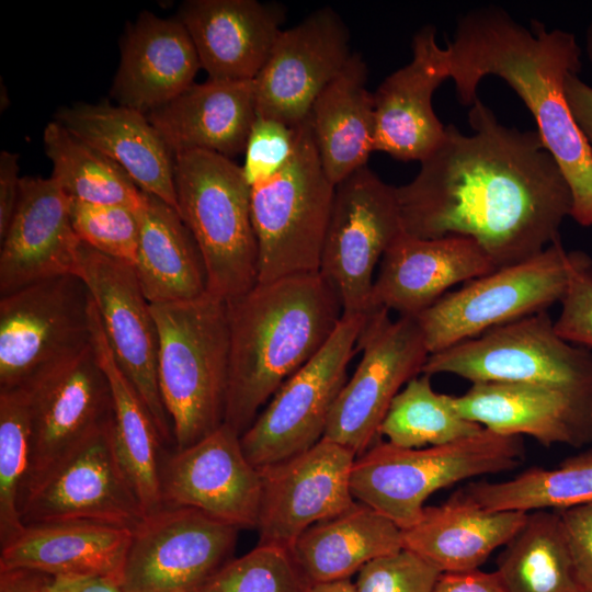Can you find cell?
<instances>
[{"instance_id":"43","label":"cell","mask_w":592,"mask_h":592,"mask_svg":"<svg viewBox=\"0 0 592 592\" xmlns=\"http://www.w3.org/2000/svg\"><path fill=\"white\" fill-rule=\"evenodd\" d=\"M298 138V126L257 116L243 150L241 166L250 186L281 172L292 159Z\"/></svg>"},{"instance_id":"6","label":"cell","mask_w":592,"mask_h":592,"mask_svg":"<svg viewBox=\"0 0 592 592\" xmlns=\"http://www.w3.org/2000/svg\"><path fill=\"white\" fill-rule=\"evenodd\" d=\"M178 210L201 251L207 293L228 301L255 286L251 187L240 166L204 150L174 155Z\"/></svg>"},{"instance_id":"46","label":"cell","mask_w":592,"mask_h":592,"mask_svg":"<svg viewBox=\"0 0 592 592\" xmlns=\"http://www.w3.org/2000/svg\"><path fill=\"white\" fill-rule=\"evenodd\" d=\"M19 156L10 151L0 153V239L10 226L20 195Z\"/></svg>"},{"instance_id":"19","label":"cell","mask_w":592,"mask_h":592,"mask_svg":"<svg viewBox=\"0 0 592 592\" xmlns=\"http://www.w3.org/2000/svg\"><path fill=\"white\" fill-rule=\"evenodd\" d=\"M352 54L349 30L330 7L283 30L254 79L257 116L299 126Z\"/></svg>"},{"instance_id":"7","label":"cell","mask_w":592,"mask_h":592,"mask_svg":"<svg viewBox=\"0 0 592 592\" xmlns=\"http://www.w3.org/2000/svg\"><path fill=\"white\" fill-rule=\"evenodd\" d=\"M250 187L258 283L319 272L335 185L321 166L308 118L298 126L287 166Z\"/></svg>"},{"instance_id":"8","label":"cell","mask_w":592,"mask_h":592,"mask_svg":"<svg viewBox=\"0 0 592 592\" xmlns=\"http://www.w3.org/2000/svg\"><path fill=\"white\" fill-rule=\"evenodd\" d=\"M580 254L566 250L559 238L525 261L446 293L415 317L430 354L561 301Z\"/></svg>"},{"instance_id":"39","label":"cell","mask_w":592,"mask_h":592,"mask_svg":"<svg viewBox=\"0 0 592 592\" xmlns=\"http://www.w3.org/2000/svg\"><path fill=\"white\" fill-rule=\"evenodd\" d=\"M31 453L26 392L23 388L0 390V545L24 528L20 517V499Z\"/></svg>"},{"instance_id":"20","label":"cell","mask_w":592,"mask_h":592,"mask_svg":"<svg viewBox=\"0 0 592 592\" xmlns=\"http://www.w3.org/2000/svg\"><path fill=\"white\" fill-rule=\"evenodd\" d=\"M160 490L166 506H186L239 530L257 528L260 470L227 424L195 444L163 456Z\"/></svg>"},{"instance_id":"13","label":"cell","mask_w":592,"mask_h":592,"mask_svg":"<svg viewBox=\"0 0 592 592\" xmlns=\"http://www.w3.org/2000/svg\"><path fill=\"white\" fill-rule=\"evenodd\" d=\"M397 187L367 166L334 187L319 272L337 289L343 315H367L374 272L402 232Z\"/></svg>"},{"instance_id":"38","label":"cell","mask_w":592,"mask_h":592,"mask_svg":"<svg viewBox=\"0 0 592 592\" xmlns=\"http://www.w3.org/2000/svg\"><path fill=\"white\" fill-rule=\"evenodd\" d=\"M482 429L460 417L452 405V396L436 392L431 376L421 373L394 398L379 435L400 447L422 448L459 441Z\"/></svg>"},{"instance_id":"3","label":"cell","mask_w":592,"mask_h":592,"mask_svg":"<svg viewBox=\"0 0 592 592\" xmlns=\"http://www.w3.org/2000/svg\"><path fill=\"white\" fill-rule=\"evenodd\" d=\"M226 304L230 355L224 423L241 435L259 408L326 344L343 309L320 272L257 283Z\"/></svg>"},{"instance_id":"17","label":"cell","mask_w":592,"mask_h":592,"mask_svg":"<svg viewBox=\"0 0 592 592\" xmlns=\"http://www.w3.org/2000/svg\"><path fill=\"white\" fill-rule=\"evenodd\" d=\"M111 422L22 498L23 525L88 521L133 531L141 523L146 513L115 458Z\"/></svg>"},{"instance_id":"47","label":"cell","mask_w":592,"mask_h":592,"mask_svg":"<svg viewBox=\"0 0 592 592\" xmlns=\"http://www.w3.org/2000/svg\"><path fill=\"white\" fill-rule=\"evenodd\" d=\"M433 592H506L496 571L442 572Z\"/></svg>"},{"instance_id":"48","label":"cell","mask_w":592,"mask_h":592,"mask_svg":"<svg viewBox=\"0 0 592 592\" xmlns=\"http://www.w3.org/2000/svg\"><path fill=\"white\" fill-rule=\"evenodd\" d=\"M565 93L571 113L592 150V87L578 73L570 75L565 82Z\"/></svg>"},{"instance_id":"35","label":"cell","mask_w":592,"mask_h":592,"mask_svg":"<svg viewBox=\"0 0 592 592\" xmlns=\"http://www.w3.org/2000/svg\"><path fill=\"white\" fill-rule=\"evenodd\" d=\"M454 497L489 511H560L592 503V449L553 469L532 467L497 482H469Z\"/></svg>"},{"instance_id":"10","label":"cell","mask_w":592,"mask_h":592,"mask_svg":"<svg viewBox=\"0 0 592 592\" xmlns=\"http://www.w3.org/2000/svg\"><path fill=\"white\" fill-rule=\"evenodd\" d=\"M422 373L452 374L473 384H542L592 395V352L563 340L547 310L432 353Z\"/></svg>"},{"instance_id":"27","label":"cell","mask_w":592,"mask_h":592,"mask_svg":"<svg viewBox=\"0 0 592 592\" xmlns=\"http://www.w3.org/2000/svg\"><path fill=\"white\" fill-rule=\"evenodd\" d=\"M146 116L173 156L204 150L231 159L257 119L254 80L194 83Z\"/></svg>"},{"instance_id":"24","label":"cell","mask_w":592,"mask_h":592,"mask_svg":"<svg viewBox=\"0 0 592 592\" xmlns=\"http://www.w3.org/2000/svg\"><path fill=\"white\" fill-rule=\"evenodd\" d=\"M497 270L471 238L422 239L401 232L384 253L374 280L371 309L386 308L417 317L446 291Z\"/></svg>"},{"instance_id":"41","label":"cell","mask_w":592,"mask_h":592,"mask_svg":"<svg viewBox=\"0 0 592 592\" xmlns=\"http://www.w3.org/2000/svg\"><path fill=\"white\" fill-rule=\"evenodd\" d=\"M139 210L124 205L71 198L70 217L79 239L95 251L134 266L139 241Z\"/></svg>"},{"instance_id":"1","label":"cell","mask_w":592,"mask_h":592,"mask_svg":"<svg viewBox=\"0 0 592 592\" xmlns=\"http://www.w3.org/2000/svg\"><path fill=\"white\" fill-rule=\"evenodd\" d=\"M462 134L447 125L415 178L397 187L402 230L422 239H474L497 269L525 261L560 238L572 194L537 130L500 123L478 98Z\"/></svg>"},{"instance_id":"28","label":"cell","mask_w":592,"mask_h":592,"mask_svg":"<svg viewBox=\"0 0 592 592\" xmlns=\"http://www.w3.org/2000/svg\"><path fill=\"white\" fill-rule=\"evenodd\" d=\"M56 121L117 163L143 192L178 210L174 156L146 114L106 102L78 103L59 110Z\"/></svg>"},{"instance_id":"11","label":"cell","mask_w":592,"mask_h":592,"mask_svg":"<svg viewBox=\"0 0 592 592\" xmlns=\"http://www.w3.org/2000/svg\"><path fill=\"white\" fill-rule=\"evenodd\" d=\"M366 318L343 315L320 351L281 385L240 435L242 451L254 467L297 455L323 437Z\"/></svg>"},{"instance_id":"51","label":"cell","mask_w":592,"mask_h":592,"mask_svg":"<svg viewBox=\"0 0 592 592\" xmlns=\"http://www.w3.org/2000/svg\"><path fill=\"white\" fill-rule=\"evenodd\" d=\"M310 592H357L351 579L337 580L331 582L316 583L311 585Z\"/></svg>"},{"instance_id":"50","label":"cell","mask_w":592,"mask_h":592,"mask_svg":"<svg viewBox=\"0 0 592 592\" xmlns=\"http://www.w3.org/2000/svg\"><path fill=\"white\" fill-rule=\"evenodd\" d=\"M48 592H123L118 581L105 577L55 578Z\"/></svg>"},{"instance_id":"14","label":"cell","mask_w":592,"mask_h":592,"mask_svg":"<svg viewBox=\"0 0 592 592\" xmlns=\"http://www.w3.org/2000/svg\"><path fill=\"white\" fill-rule=\"evenodd\" d=\"M239 528L186 506H166L133 530L123 592H196L232 559Z\"/></svg>"},{"instance_id":"44","label":"cell","mask_w":592,"mask_h":592,"mask_svg":"<svg viewBox=\"0 0 592 592\" xmlns=\"http://www.w3.org/2000/svg\"><path fill=\"white\" fill-rule=\"evenodd\" d=\"M555 321L556 332L566 341L592 349V259L581 251Z\"/></svg>"},{"instance_id":"12","label":"cell","mask_w":592,"mask_h":592,"mask_svg":"<svg viewBox=\"0 0 592 592\" xmlns=\"http://www.w3.org/2000/svg\"><path fill=\"white\" fill-rule=\"evenodd\" d=\"M388 311L377 308L367 314L356 343L362 357L333 405L322 437L356 456L379 441L394 398L422 373L430 355L417 318L391 320Z\"/></svg>"},{"instance_id":"42","label":"cell","mask_w":592,"mask_h":592,"mask_svg":"<svg viewBox=\"0 0 592 592\" xmlns=\"http://www.w3.org/2000/svg\"><path fill=\"white\" fill-rule=\"evenodd\" d=\"M442 572L401 548L366 563L356 574L357 592H433Z\"/></svg>"},{"instance_id":"52","label":"cell","mask_w":592,"mask_h":592,"mask_svg":"<svg viewBox=\"0 0 592 592\" xmlns=\"http://www.w3.org/2000/svg\"><path fill=\"white\" fill-rule=\"evenodd\" d=\"M585 52L589 60L592 64V22L589 24L585 31Z\"/></svg>"},{"instance_id":"4","label":"cell","mask_w":592,"mask_h":592,"mask_svg":"<svg viewBox=\"0 0 592 592\" xmlns=\"http://www.w3.org/2000/svg\"><path fill=\"white\" fill-rule=\"evenodd\" d=\"M158 329L157 376L175 449L225 421L230 340L227 304L209 293L151 305Z\"/></svg>"},{"instance_id":"30","label":"cell","mask_w":592,"mask_h":592,"mask_svg":"<svg viewBox=\"0 0 592 592\" xmlns=\"http://www.w3.org/2000/svg\"><path fill=\"white\" fill-rule=\"evenodd\" d=\"M527 512L489 511L452 496L424 506L421 517L401 531L402 547L441 572L479 569L497 548L522 530Z\"/></svg>"},{"instance_id":"21","label":"cell","mask_w":592,"mask_h":592,"mask_svg":"<svg viewBox=\"0 0 592 592\" xmlns=\"http://www.w3.org/2000/svg\"><path fill=\"white\" fill-rule=\"evenodd\" d=\"M71 198L50 178H21L10 226L1 239L0 296L57 275L77 274L82 241Z\"/></svg>"},{"instance_id":"33","label":"cell","mask_w":592,"mask_h":592,"mask_svg":"<svg viewBox=\"0 0 592 592\" xmlns=\"http://www.w3.org/2000/svg\"><path fill=\"white\" fill-rule=\"evenodd\" d=\"M92 346L111 387V439L115 458L146 515L151 514L163 506L160 474L164 443L150 412L117 365L94 304Z\"/></svg>"},{"instance_id":"31","label":"cell","mask_w":592,"mask_h":592,"mask_svg":"<svg viewBox=\"0 0 592 592\" xmlns=\"http://www.w3.org/2000/svg\"><path fill=\"white\" fill-rule=\"evenodd\" d=\"M367 77L362 55L353 53L308 116L321 166L333 185L366 167L375 151V103Z\"/></svg>"},{"instance_id":"2","label":"cell","mask_w":592,"mask_h":592,"mask_svg":"<svg viewBox=\"0 0 592 592\" xmlns=\"http://www.w3.org/2000/svg\"><path fill=\"white\" fill-rule=\"evenodd\" d=\"M446 49L449 79L463 104L474 103L487 76L503 79L522 99L570 186V217L592 226V150L565 93L566 79L581 67L574 35L539 21L526 29L503 9L487 5L458 20Z\"/></svg>"},{"instance_id":"18","label":"cell","mask_w":592,"mask_h":592,"mask_svg":"<svg viewBox=\"0 0 592 592\" xmlns=\"http://www.w3.org/2000/svg\"><path fill=\"white\" fill-rule=\"evenodd\" d=\"M356 455L321 439L297 455L260 468L259 544L291 548L314 524L355 503L351 470Z\"/></svg>"},{"instance_id":"9","label":"cell","mask_w":592,"mask_h":592,"mask_svg":"<svg viewBox=\"0 0 592 592\" xmlns=\"http://www.w3.org/2000/svg\"><path fill=\"white\" fill-rule=\"evenodd\" d=\"M92 343V298L64 274L0 296V390L21 388L79 356Z\"/></svg>"},{"instance_id":"34","label":"cell","mask_w":592,"mask_h":592,"mask_svg":"<svg viewBox=\"0 0 592 592\" xmlns=\"http://www.w3.org/2000/svg\"><path fill=\"white\" fill-rule=\"evenodd\" d=\"M402 547L401 530L355 501L344 512L307 528L289 548L311 584L350 579L366 563Z\"/></svg>"},{"instance_id":"22","label":"cell","mask_w":592,"mask_h":592,"mask_svg":"<svg viewBox=\"0 0 592 592\" xmlns=\"http://www.w3.org/2000/svg\"><path fill=\"white\" fill-rule=\"evenodd\" d=\"M457 413L505 435H528L545 446L592 443V395L530 383H474L452 396Z\"/></svg>"},{"instance_id":"36","label":"cell","mask_w":592,"mask_h":592,"mask_svg":"<svg viewBox=\"0 0 592 592\" xmlns=\"http://www.w3.org/2000/svg\"><path fill=\"white\" fill-rule=\"evenodd\" d=\"M506 592H582L558 511L528 512L496 570Z\"/></svg>"},{"instance_id":"26","label":"cell","mask_w":592,"mask_h":592,"mask_svg":"<svg viewBox=\"0 0 592 592\" xmlns=\"http://www.w3.org/2000/svg\"><path fill=\"white\" fill-rule=\"evenodd\" d=\"M201 68L181 21L145 11L124 37L112 96L118 105L147 114L193 86Z\"/></svg>"},{"instance_id":"45","label":"cell","mask_w":592,"mask_h":592,"mask_svg":"<svg viewBox=\"0 0 592 592\" xmlns=\"http://www.w3.org/2000/svg\"><path fill=\"white\" fill-rule=\"evenodd\" d=\"M582 592H592V503L558 511Z\"/></svg>"},{"instance_id":"23","label":"cell","mask_w":592,"mask_h":592,"mask_svg":"<svg viewBox=\"0 0 592 592\" xmlns=\"http://www.w3.org/2000/svg\"><path fill=\"white\" fill-rule=\"evenodd\" d=\"M446 79L447 49L437 44L435 27L425 25L412 38V59L373 92L375 151L421 162L437 148L446 126L434 113L432 96Z\"/></svg>"},{"instance_id":"25","label":"cell","mask_w":592,"mask_h":592,"mask_svg":"<svg viewBox=\"0 0 592 592\" xmlns=\"http://www.w3.org/2000/svg\"><path fill=\"white\" fill-rule=\"evenodd\" d=\"M210 80H254L283 31L285 10L257 0H189L177 16Z\"/></svg>"},{"instance_id":"32","label":"cell","mask_w":592,"mask_h":592,"mask_svg":"<svg viewBox=\"0 0 592 592\" xmlns=\"http://www.w3.org/2000/svg\"><path fill=\"white\" fill-rule=\"evenodd\" d=\"M138 216L140 230L134 269L150 305L192 300L205 295V264L179 212L145 193Z\"/></svg>"},{"instance_id":"29","label":"cell","mask_w":592,"mask_h":592,"mask_svg":"<svg viewBox=\"0 0 592 592\" xmlns=\"http://www.w3.org/2000/svg\"><path fill=\"white\" fill-rule=\"evenodd\" d=\"M132 530L72 521L24 525L1 545L0 567H29L59 577H105L119 582Z\"/></svg>"},{"instance_id":"40","label":"cell","mask_w":592,"mask_h":592,"mask_svg":"<svg viewBox=\"0 0 592 592\" xmlns=\"http://www.w3.org/2000/svg\"><path fill=\"white\" fill-rule=\"evenodd\" d=\"M311 585L288 548L258 544L229 560L196 592H310Z\"/></svg>"},{"instance_id":"16","label":"cell","mask_w":592,"mask_h":592,"mask_svg":"<svg viewBox=\"0 0 592 592\" xmlns=\"http://www.w3.org/2000/svg\"><path fill=\"white\" fill-rule=\"evenodd\" d=\"M21 388L27 397L32 453L20 502L113 414L110 383L92 343L76 358Z\"/></svg>"},{"instance_id":"15","label":"cell","mask_w":592,"mask_h":592,"mask_svg":"<svg viewBox=\"0 0 592 592\" xmlns=\"http://www.w3.org/2000/svg\"><path fill=\"white\" fill-rule=\"evenodd\" d=\"M78 275L89 289L117 365L150 412L163 443L170 444L172 426L157 376V323L134 266L82 242Z\"/></svg>"},{"instance_id":"5","label":"cell","mask_w":592,"mask_h":592,"mask_svg":"<svg viewBox=\"0 0 592 592\" xmlns=\"http://www.w3.org/2000/svg\"><path fill=\"white\" fill-rule=\"evenodd\" d=\"M524 454L521 436L485 428L469 437L422 448L377 441L356 456L351 491L356 501L403 531L418 522L433 492L469 478L512 470Z\"/></svg>"},{"instance_id":"37","label":"cell","mask_w":592,"mask_h":592,"mask_svg":"<svg viewBox=\"0 0 592 592\" xmlns=\"http://www.w3.org/2000/svg\"><path fill=\"white\" fill-rule=\"evenodd\" d=\"M44 147L53 163L52 178L72 200L124 205L139 210L143 192L109 157L67 130L57 121L45 127Z\"/></svg>"},{"instance_id":"49","label":"cell","mask_w":592,"mask_h":592,"mask_svg":"<svg viewBox=\"0 0 592 592\" xmlns=\"http://www.w3.org/2000/svg\"><path fill=\"white\" fill-rule=\"evenodd\" d=\"M55 577L29 567H0V592H48Z\"/></svg>"}]
</instances>
